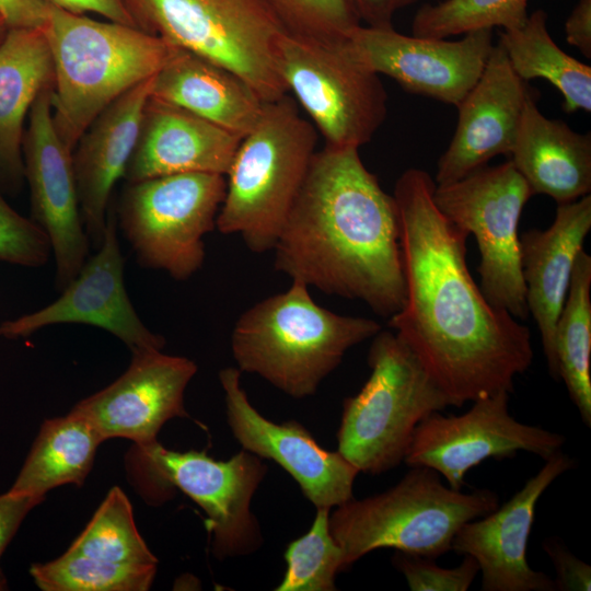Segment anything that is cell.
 Segmentation results:
<instances>
[{
	"mask_svg": "<svg viewBox=\"0 0 591 591\" xmlns=\"http://www.w3.org/2000/svg\"><path fill=\"white\" fill-rule=\"evenodd\" d=\"M434 179L421 169L397 178L394 198L406 300L389 326L414 351L450 406L499 392L533 361L528 326L494 306L472 278L468 234L433 200Z\"/></svg>",
	"mask_w": 591,
	"mask_h": 591,
	"instance_id": "obj_1",
	"label": "cell"
},
{
	"mask_svg": "<svg viewBox=\"0 0 591 591\" xmlns=\"http://www.w3.org/2000/svg\"><path fill=\"white\" fill-rule=\"evenodd\" d=\"M399 216L359 149L316 151L273 251L277 271L375 314L402 310L406 283Z\"/></svg>",
	"mask_w": 591,
	"mask_h": 591,
	"instance_id": "obj_2",
	"label": "cell"
},
{
	"mask_svg": "<svg viewBox=\"0 0 591 591\" xmlns=\"http://www.w3.org/2000/svg\"><path fill=\"white\" fill-rule=\"evenodd\" d=\"M48 3L42 30L54 69L53 119L73 151L104 108L158 73L173 46L134 25L97 21Z\"/></svg>",
	"mask_w": 591,
	"mask_h": 591,
	"instance_id": "obj_3",
	"label": "cell"
},
{
	"mask_svg": "<svg viewBox=\"0 0 591 591\" xmlns=\"http://www.w3.org/2000/svg\"><path fill=\"white\" fill-rule=\"evenodd\" d=\"M379 331L381 325L374 320L320 306L309 286L292 280L287 291L241 314L231 349L240 371L262 376L291 397L304 398L315 394L351 347Z\"/></svg>",
	"mask_w": 591,
	"mask_h": 591,
	"instance_id": "obj_4",
	"label": "cell"
},
{
	"mask_svg": "<svg viewBox=\"0 0 591 591\" xmlns=\"http://www.w3.org/2000/svg\"><path fill=\"white\" fill-rule=\"evenodd\" d=\"M317 130L288 94L266 102L225 175L216 228L253 253L273 251L316 152Z\"/></svg>",
	"mask_w": 591,
	"mask_h": 591,
	"instance_id": "obj_5",
	"label": "cell"
},
{
	"mask_svg": "<svg viewBox=\"0 0 591 591\" xmlns=\"http://www.w3.org/2000/svg\"><path fill=\"white\" fill-rule=\"evenodd\" d=\"M498 506L499 496L490 489L455 490L434 470L410 466L385 491L331 510L329 531L343 553V571L378 548L436 559L451 552L463 524Z\"/></svg>",
	"mask_w": 591,
	"mask_h": 591,
	"instance_id": "obj_6",
	"label": "cell"
},
{
	"mask_svg": "<svg viewBox=\"0 0 591 591\" xmlns=\"http://www.w3.org/2000/svg\"><path fill=\"white\" fill-rule=\"evenodd\" d=\"M367 361L369 379L343 404L337 451L359 473L380 475L404 462L417 426L450 403L394 332L372 337Z\"/></svg>",
	"mask_w": 591,
	"mask_h": 591,
	"instance_id": "obj_7",
	"label": "cell"
},
{
	"mask_svg": "<svg viewBox=\"0 0 591 591\" xmlns=\"http://www.w3.org/2000/svg\"><path fill=\"white\" fill-rule=\"evenodd\" d=\"M134 25L241 77L264 102L288 94L278 69L286 33L266 0H125Z\"/></svg>",
	"mask_w": 591,
	"mask_h": 591,
	"instance_id": "obj_8",
	"label": "cell"
},
{
	"mask_svg": "<svg viewBox=\"0 0 591 591\" xmlns=\"http://www.w3.org/2000/svg\"><path fill=\"white\" fill-rule=\"evenodd\" d=\"M225 176L177 173L127 183L117 227L142 267L174 280L193 277L205 262L204 237L216 228Z\"/></svg>",
	"mask_w": 591,
	"mask_h": 591,
	"instance_id": "obj_9",
	"label": "cell"
},
{
	"mask_svg": "<svg viewBox=\"0 0 591 591\" xmlns=\"http://www.w3.org/2000/svg\"><path fill=\"white\" fill-rule=\"evenodd\" d=\"M278 69L327 147L359 149L386 118L385 88L348 37L315 40L283 33Z\"/></svg>",
	"mask_w": 591,
	"mask_h": 591,
	"instance_id": "obj_10",
	"label": "cell"
},
{
	"mask_svg": "<svg viewBox=\"0 0 591 591\" xmlns=\"http://www.w3.org/2000/svg\"><path fill=\"white\" fill-rule=\"evenodd\" d=\"M533 193L509 159L437 185L433 200L455 225L472 234L479 251V288L496 308L520 321L529 317L521 274V213Z\"/></svg>",
	"mask_w": 591,
	"mask_h": 591,
	"instance_id": "obj_11",
	"label": "cell"
},
{
	"mask_svg": "<svg viewBox=\"0 0 591 591\" xmlns=\"http://www.w3.org/2000/svg\"><path fill=\"white\" fill-rule=\"evenodd\" d=\"M509 397L499 392L478 398L461 415L432 413L417 426L404 463L430 467L462 490L468 471L487 459L529 452L545 461L561 451L566 437L517 420Z\"/></svg>",
	"mask_w": 591,
	"mask_h": 591,
	"instance_id": "obj_12",
	"label": "cell"
},
{
	"mask_svg": "<svg viewBox=\"0 0 591 591\" xmlns=\"http://www.w3.org/2000/svg\"><path fill=\"white\" fill-rule=\"evenodd\" d=\"M138 448L164 485L179 488L206 512L215 557L223 560L260 548L264 538L251 508L267 473L260 457L242 449L218 461L205 452L169 450L157 440Z\"/></svg>",
	"mask_w": 591,
	"mask_h": 591,
	"instance_id": "obj_13",
	"label": "cell"
},
{
	"mask_svg": "<svg viewBox=\"0 0 591 591\" xmlns=\"http://www.w3.org/2000/svg\"><path fill=\"white\" fill-rule=\"evenodd\" d=\"M124 256L115 209L109 207L96 253L86 259L60 296L42 309L0 323V337L26 338L59 324H83L106 331L131 351L162 350L165 338L149 329L136 312L124 282Z\"/></svg>",
	"mask_w": 591,
	"mask_h": 591,
	"instance_id": "obj_14",
	"label": "cell"
},
{
	"mask_svg": "<svg viewBox=\"0 0 591 591\" xmlns=\"http://www.w3.org/2000/svg\"><path fill=\"white\" fill-rule=\"evenodd\" d=\"M51 90L53 84L45 88L30 109L23 164L31 219L49 240L55 287L60 292L86 262L91 241L81 217L72 150L60 138L53 119Z\"/></svg>",
	"mask_w": 591,
	"mask_h": 591,
	"instance_id": "obj_15",
	"label": "cell"
},
{
	"mask_svg": "<svg viewBox=\"0 0 591 591\" xmlns=\"http://www.w3.org/2000/svg\"><path fill=\"white\" fill-rule=\"evenodd\" d=\"M360 60L408 93L457 106L482 76L494 48L493 28L457 40L408 36L359 25L348 36Z\"/></svg>",
	"mask_w": 591,
	"mask_h": 591,
	"instance_id": "obj_16",
	"label": "cell"
},
{
	"mask_svg": "<svg viewBox=\"0 0 591 591\" xmlns=\"http://www.w3.org/2000/svg\"><path fill=\"white\" fill-rule=\"evenodd\" d=\"M218 376L228 425L243 450L280 465L316 509L332 510L354 498L355 465L320 445L297 420L276 424L264 417L248 401L237 368H223Z\"/></svg>",
	"mask_w": 591,
	"mask_h": 591,
	"instance_id": "obj_17",
	"label": "cell"
},
{
	"mask_svg": "<svg viewBox=\"0 0 591 591\" xmlns=\"http://www.w3.org/2000/svg\"><path fill=\"white\" fill-rule=\"evenodd\" d=\"M197 372L196 363L162 350L132 354L126 371L71 409L83 417L104 441L132 440L138 447L155 441L162 426L188 417L185 390Z\"/></svg>",
	"mask_w": 591,
	"mask_h": 591,
	"instance_id": "obj_18",
	"label": "cell"
},
{
	"mask_svg": "<svg viewBox=\"0 0 591 591\" xmlns=\"http://www.w3.org/2000/svg\"><path fill=\"white\" fill-rule=\"evenodd\" d=\"M573 466V459L559 451L507 502L459 529L451 551L477 561L483 591H556L553 578L530 567L528 542L541 496Z\"/></svg>",
	"mask_w": 591,
	"mask_h": 591,
	"instance_id": "obj_19",
	"label": "cell"
},
{
	"mask_svg": "<svg viewBox=\"0 0 591 591\" xmlns=\"http://www.w3.org/2000/svg\"><path fill=\"white\" fill-rule=\"evenodd\" d=\"M525 83L495 44L478 81L456 106L454 135L437 163V185L455 182L497 155L510 157L531 96Z\"/></svg>",
	"mask_w": 591,
	"mask_h": 591,
	"instance_id": "obj_20",
	"label": "cell"
},
{
	"mask_svg": "<svg viewBox=\"0 0 591 591\" xmlns=\"http://www.w3.org/2000/svg\"><path fill=\"white\" fill-rule=\"evenodd\" d=\"M153 77L104 108L72 151L81 217L91 244L96 248L104 235L113 189L124 178L137 143Z\"/></svg>",
	"mask_w": 591,
	"mask_h": 591,
	"instance_id": "obj_21",
	"label": "cell"
},
{
	"mask_svg": "<svg viewBox=\"0 0 591 591\" xmlns=\"http://www.w3.org/2000/svg\"><path fill=\"white\" fill-rule=\"evenodd\" d=\"M242 138L182 107L149 97L124 179L177 173L227 175Z\"/></svg>",
	"mask_w": 591,
	"mask_h": 591,
	"instance_id": "obj_22",
	"label": "cell"
},
{
	"mask_svg": "<svg viewBox=\"0 0 591 591\" xmlns=\"http://www.w3.org/2000/svg\"><path fill=\"white\" fill-rule=\"evenodd\" d=\"M591 230V196L558 204L553 223L520 235L521 274L529 313L541 335L552 378L558 380L555 327L566 300L577 255Z\"/></svg>",
	"mask_w": 591,
	"mask_h": 591,
	"instance_id": "obj_23",
	"label": "cell"
},
{
	"mask_svg": "<svg viewBox=\"0 0 591 591\" xmlns=\"http://www.w3.org/2000/svg\"><path fill=\"white\" fill-rule=\"evenodd\" d=\"M151 97L182 107L241 138L256 125L266 103L233 71L175 46L153 77Z\"/></svg>",
	"mask_w": 591,
	"mask_h": 591,
	"instance_id": "obj_24",
	"label": "cell"
},
{
	"mask_svg": "<svg viewBox=\"0 0 591 591\" xmlns=\"http://www.w3.org/2000/svg\"><path fill=\"white\" fill-rule=\"evenodd\" d=\"M510 160L533 195L565 204L591 192V135L546 117L528 99Z\"/></svg>",
	"mask_w": 591,
	"mask_h": 591,
	"instance_id": "obj_25",
	"label": "cell"
},
{
	"mask_svg": "<svg viewBox=\"0 0 591 591\" xmlns=\"http://www.w3.org/2000/svg\"><path fill=\"white\" fill-rule=\"evenodd\" d=\"M54 81L46 36L38 27H10L0 44V187L14 193L24 179V123Z\"/></svg>",
	"mask_w": 591,
	"mask_h": 591,
	"instance_id": "obj_26",
	"label": "cell"
},
{
	"mask_svg": "<svg viewBox=\"0 0 591 591\" xmlns=\"http://www.w3.org/2000/svg\"><path fill=\"white\" fill-rule=\"evenodd\" d=\"M101 442L90 422L72 410L45 420L9 491L45 498L55 487L82 485Z\"/></svg>",
	"mask_w": 591,
	"mask_h": 591,
	"instance_id": "obj_27",
	"label": "cell"
},
{
	"mask_svg": "<svg viewBox=\"0 0 591 591\" xmlns=\"http://www.w3.org/2000/svg\"><path fill=\"white\" fill-rule=\"evenodd\" d=\"M547 14L536 10L525 22L500 33L513 71L523 81L545 79L563 95L566 113L591 111V67L566 54L547 30Z\"/></svg>",
	"mask_w": 591,
	"mask_h": 591,
	"instance_id": "obj_28",
	"label": "cell"
},
{
	"mask_svg": "<svg viewBox=\"0 0 591 591\" xmlns=\"http://www.w3.org/2000/svg\"><path fill=\"white\" fill-rule=\"evenodd\" d=\"M558 380H563L583 424L591 427V256L576 257L566 300L555 327Z\"/></svg>",
	"mask_w": 591,
	"mask_h": 591,
	"instance_id": "obj_29",
	"label": "cell"
},
{
	"mask_svg": "<svg viewBox=\"0 0 591 591\" xmlns=\"http://www.w3.org/2000/svg\"><path fill=\"white\" fill-rule=\"evenodd\" d=\"M155 572L157 565L119 564L69 552L30 568L43 591H146Z\"/></svg>",
	"mask_w": 591,
	"mask_h": 591,
	"instance_id": "obj_30",
	"label": "cell"
},
{
	"mask_svg": "<svg viewBox=\"0 0 591 591\" xmlns=\"http://www.w3.org/2000/svg\"><path fill=\"white\" fill-rule=\"evenodd\" d=\"M67 552L119 564H158L136 528L127 496L117 486L107 493Z\"/></svg>",
	"mask_w": 591,
	"mask_h": 591,
	"instance_id": "obj_31",
	"label": "cell"
},
{
	"mask_svg": "<svg viewBox=\"0 0 591 591\" xmlns=\"http://www.w3.org/2000/svg\"><path fill=\"white\" fill-rule=\"evenodd\" d=\"M528 0H444L424 4L412 23L414 36L448 38L483 28L512 30L526 18Z\"/></svg>",
	"mask_w": 591,
	"mask_h": 591,
	"instance_id": "obj_32",
	"label": "cell"
},
{
	"mask_svg": "<svg viewBox=\"0 0 591 591\" xmlns=\"http://www.w3.org/2000/svg\"><path fill=\"white\" fill-rule=\"evenodd\" d=\"M331 509L317 508L310 530L289 543L287 564L276 591H334L343 571V553L329 531Z\"/></svg>",
	"mask_w": 591,
	"mask_h": 591,
	"instance_id": "obj_33",
	"label": "cell"
},
{
	"mask_svg": "<svg viewBox=\"0 0 591 591\" xmlns=\"http://www.w3.org/2000/svg\"><path fill=\"white\" fill-rule=\"evenodd\" d=\"M286 33L315 40L345 39L361 19L351 0H266Z\"/></svg>",
	"mask_w": 591,
	"mask_h": 591,
	"instance_id": "obj_34",
	"label": "cell"
},
{
	"mask_svg": "<svg viewBox=\"0 0 591 591\" xmlns=\"http://www.w3.org/2000/svg\"><path fill=\"white\" fill-rule=\"evenodd\" d=\"M51 247L45 232L30 218L20 215L0 189V262L38 268L47 264Z\"/></svg>",
	"mask_w": 591,
	"mask_h": 591,
	"instance_id": "obj_35",
	"label": "cell"
},
{
	"mask_svg": "<svg viewBox=\"0 0 591 591\" xmlns=\"http://www.w3.org/2000/svg\"><path fill=\"white\" fill-rule=\"evenodd\" d=\"M453 568H444L434 559L395 551L392 564L403 573L412 591H466L479 572L470 555Z\"/></svg>",
	"mask_w": 591,
	"mask_h": 591,
	"instance_id": "obj_36",
	"label": "cell"
},
{
	"mask_svg": "<svg viewBox=\"0 0 591 591\" xmlns=\"http://www.w3.org/2000/svg\"><path fill=\"white\" fill-rule=\"evenodd\" d=\"M555 568L556 591H590L591 567L573 555L558 537H547L542 544Z\"/></svg>",
	"mask_w": 591,
	"mask_h": 591,
	"instance_id": "obj_37",
	"label": "cell"
},
{
	"mask_svg": "<svg viewBox=\"0 0 591 591\" xmlns=\"http://www.w3.org/2000/svg\"><path fill=\"white\" fill-rule=\"evenodd\" d=\"M44 499L9 490L0 495V558L28 512ZM4 589L7 581L0 571V591Z\"/></svg>",
	"mask_w": 591,
	"mask_h": 591,
	"instance_id": "obj_38",
	"label": "cell"
},
{
	"mask_svg": "<svg viewBox=\"0 0 591 591\" xmlns=\"http://www.w3.org/2000/svg\"><path fill=\"white\" fill-rule=\"evenodd\" d=\"M47 0H0V12L9 27L42 28L48 14Z\"/></svg>",
	"mask_w": 591,
	"mask_h": 591,
	"instance_id": "obj_39",
	"label": "cell"
},
{
	"mask_svg": "<svg viewBox=\"0 0 591 591\" xmlns=\"http://www.w3.org/2000/svg\"><path fill=\"white\" fill-rule=\"evenodd\" d=\"M48 2L73 13H96L107 21L134 25L125 0H47ZM135 26V25H134Z\"/></svg>",
	"mask_w": 591,
	"mask_h": 591,
	"instance_id": "obj_40",
	"label": "cell"
},
{
	"mask_svg": "<svg viewBox=\"0 0 591 591\" xmlns=\"http://www.w3.org/2000/svg\"><path fill=\"white\" fill-rule=\"evenodd\" d=\"M568 44L591 58V0H579L565 23Z\"/></svg>",
	"mask_w": 591,
	"mask_h": 591,
	"instance_id": "obj_41",
	"label": "cell"
},
{
	"mask_svg": "<svg viewBox=\"0 0 591 591\" xmlns=\"http://www.w3.org/2000/svg\"><path fill=\"white\" fill-rule=\"evenodd\" d=\"M361 22L368 26L389 28L393 27V18L396 12L415 3L417 0H351Z\"/></svg>",
	"mask_w": 591,
	"mask_h": 591,
	"instance_id": "obj_42",
	"label": "cell"
},
{
	"mask_svg": "<svg viewBox=\"0 0 591 591\" xmlns=\"http://www.w3.org/2000/svg\"><path fill=\"white\" fill-rule=\"evenodd\" d=\"M9 28L10 27H9L4 16L0 12V44L3 42Z\"/></svg>",
	"mask_w": 591,
	"mask_h": 591,
	"instance_id": "obj_43",
	"label": "cell"
}]
</instances>
